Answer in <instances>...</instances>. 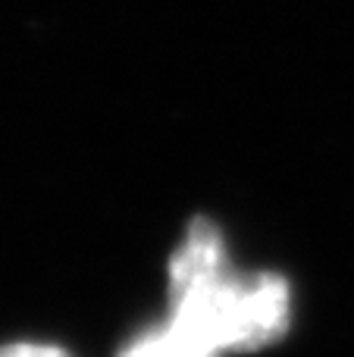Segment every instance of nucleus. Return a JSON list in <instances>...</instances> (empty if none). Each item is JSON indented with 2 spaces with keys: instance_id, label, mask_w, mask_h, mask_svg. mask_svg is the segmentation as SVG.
<instances>
[{
  "instance_id": "3",
  "label": "nucleus",
  "mask_w": 354,
  "mask_h": 357,
  "mask_svg": "<svg viewBox=\"0 0 354 357\" xmlns=\"http://www.w3.org/2000/svg\"><path fill=\"white\" fill-rule=\"evenodd\" d=\"M0 357H69L56 345H38V342H19V345H3Z\"/></svg>"
},
{
  "instance_id": "2",
  "label": "nucleus",
  "mask_w": 354,
  "mask_h": 357,
  "mask_svg": "<svg viewBox=\"0 0 354 357\" xmlns=\"http://www.w3.org/2000/svg\"><path fill=\"white\" fill-rule=\"evenodd\" d=\"M119 357H220V354L167 320L163 326L148 329L138 339H132Z\"/></svg>"
},
{
  "instance_id": "1",
  "label": "nucleus",
  "mask_w": 354,
  "mask_h": 357,
  "mask_svg": "<svg viewBox=\"0 0 354 357\" xmlns=\"http://www.w3.org/2000/svg\"><path fill=\"white\" fill-rule=\"evenodd\" d=\"M169 323L210 351H257L286 335L292 291L276 273H236L210 220H194L169 260Z\"/></svg>"
}]
</instances>
